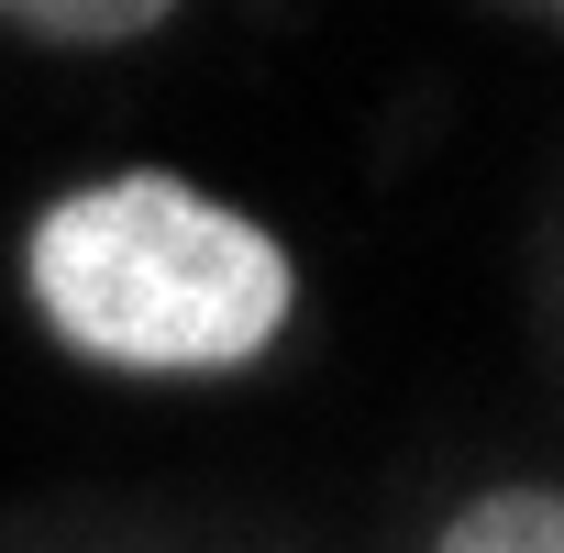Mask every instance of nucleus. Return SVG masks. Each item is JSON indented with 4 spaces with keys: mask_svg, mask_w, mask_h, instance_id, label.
<instances>
[{
    "mask_svg": "<svg viewBox=\"0 0 564 553\" xmlns=\"http://www.w3.org/2000/svg\"><path fill=\"white\" fill-rule=\"evenodd\" d=\"M34 322L100 377H232L300 311L289 243L199 177L122 166L56 188L23 232Z\"/></svg>",
    "mask_w": 564,
    "mask_h": 553,
    "instance_id": "obj_1",
    "label": "nucleus"
},
{
    "mask_svg": "<svg viewBox=\"0 0 564 553\" xmlns=\"http://www.w3.org/2000/svg\"><path fill=\"white\" fill-rule=\"evenodd\" d=\"M177 12H188V0H0V23H12L23 45H78V56L144 45V34H166Z\"/></svg>",
    "mask_w": 564,
    "mask_h": 553,
    "instance_id": "obj_2",
    "label": "nucleus"
},
{
    "mask_svg": "<svg viewBox=\"0 0 564 553\" xmlns=\"http://www.w3.org/2000/svg\"><path fill=\"white\" fill-rule=\"evenodd\" d=\"M432 553H564V498H553L542 476L487 487V498H465V509L443 520V542H432Z\"/></svg>",
    "mask_w": 564,
    "mask_h": 553,
    "instance_id": "obj_3",
    "label": "nucleus"
}]
</instances>
